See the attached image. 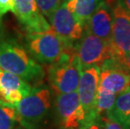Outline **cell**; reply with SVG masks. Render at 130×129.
Listing matches in <instances>:
<instances>
[{
	"mask_svg": "<svg viewBox=\"0 0 130 129\" xmlns=\"http://www.w3.org/2000/svg\"><path fill=\"white\" fill-rule=\"evenodd\" d=\"M0 70L14 74L27 82L45 76L43 68L14 40L0 41Z\"/></svg>",
	"mask_w": 130,
	"mask_h": 129,
	"instance_id": "6da1fadb",
	"label": "cell"
},
{
	"mask_svg": "<svg viewBox=\"0 0 130 129\" xmlns=\"http://www.w3.org/2000/svg\"><path fill=\"white\" fill-rule=\"evenodd\" d=\"M82 65L75 50H69L57 61L50 64L47 77L56 95L76 91L78 88Z\"/></svg>",
	"mask_w": 130,
	"mask_h": 129,
	"instance_id": "7a4b0ae2",
	"label": "cell"
},
{
	"mask_svg": "<svg viewBox=\"0 0 130 129\" xmlns=\"http://www.w3.org/2000/svg\"><path fill=\"white\" fill-rule=\"evenodd\" d=\"M51 106V97L48 88H32L29 94L14 106L17 122L25 129H38L46 117Z\"/></svg>",
	"mask_w": 130,
	"mask_h": 129,
	"instance_id": "3957f363",
	"label": "cell"
},
{
	"mask_svg": "<svg viewBox=\"0 0 130 129\" xmlns=\"http://www.w3.org/2000/svg\"><path fill=\"white\" fill-rule=\"evenodd\" d=\"M27 50L38 61L52 64L69 50H75L66 46L51 28L40 32L28 33L25 36Z\"/></svg>",
	"mask_w": 130,
	"mask_h": 129,
	"instance_id": "277c9868",
	"label": "cell"
},
{
	"mask_svg": "<svg viewBox=\"0 0 130 129\" xmlns=\"http://www.w3.org/2000/svg\"><path fill=\"white\" fill-rule=\"evenodd\" d=\"M112 9V57L118 60L130 51V12L120 0L108 4Z\"/></svg>",
	"mask_w": 130,
	"mask_h": 129,
	"instance_id": "5b68a950",
	"label": "cell"
},
{
	"mask_svg": "<svg viewBox=\"0 0 130 129\" xmlns=\"http://www.w3.org/2000/svg\"><path fill=\"white\" fill-rule=\"evenodd\" d=\"M48 20L51 28L66 47L75 50V45L82 36L84 27L67 9L65 1L51 13Z\"/></svg>",
	"mask_w": 130,
	"mask_h": 129,
	"instance_id": "8992f818",
	"label": "cell"
},
{
	"mask_svg": "<svg viewBox=\"0 0 130 129\" xmlns=\"http://www.w3.org/2000/svg\"><path fill=\"white\" fill-rule=\"evenodd\" d=\"M75 52L82 68L98 65L100 67L106 60L111 59V45L84 29L82 38L75 45Z\"/></svg>",
	"mask_w": 130,
	"mask_h": 129,
	"instance_id": "52a82bcc",
	"label": "cell"
},
{
	"mask_svg": "<svg viewBox=\"0 0 130 129\" xmlns=\"http://www.w3.org/2000/svg\"><path fill=\"white\" fill-rule=\"evenodd\" d=\"M100 67L98 65L82 68L77 93L85 112V122L101 117L96 113V97L99 86Z\"/></svg>",
	"mask_w": 130,
	"mask_h": 129,
	"instance_id": "ba28073f",
	"label": "cell"
},
{
	"mask_svg": "<svg viewBox=\"0 0 130 129\" xmlns=\"http://www.w3.org/2000/svg\"><path fill=\"white\" fill-rule=\"evenodd\" d=\"M56 106L65 129H78L85 122V112L76 90L57 95Z\"/></svg>",
	"mask_w": 130,
	"mask_h": 129,
	"instance_id": "9c48e42d",
	"label": "cell"
},
{
	"mask_svg": "<svg viewBox=\"0 0 130 129\" xmlns=\"http://www.w3.org/2000/svg\"><path fill=\"white\" fill-rule=\"evenodd\" d=\"M31 89L29 82L19 76L0 70V105L14 107Z\"/></svg>",
	"mask_w": 130,
	"mask_h": 129,
	"instance_id": "30bf717a",
	"label": "cell"
},
{
	"mask_svg": "<svg viewBox=\"0 0 130 129\" xmlns=\"http://www.w3.org/2000/svg\"><path fill=\"white\" fill-rule=\"evenodd\" d=\"M13 13L28 33L51 29V25L41 14L35 0H15Z\"/></svg>",
	"mask_w": 130,
	"mask_h": 129,
	"instance_id": "8fae6325",
	"label": "cell"
},
{
	"mask_svg": "<svg viewBox=\"0 0 130 129\" xmlns=\"http://www.w3.org/2000/svg\"><path fill=\"white\" fill-rule=\"evenodd\" d=\"M99 86L119 94L130 86V73L118 67L111 59L107 60L100 66Z\"/></svg>",
	"mask_w": 130,
	"mask_h": 129,
	"instance_id": "7c38bea8",
	"label": "cell"
},
{
	"mask_svg": "<svg viewBox=\"0 0 130 129\" xmlns=\"http://www.w3.org/2000/svg\"><path fill=\"white\" fill-rule=\"evenodd\" d=\"M112 22L111 7L103 0L88 19L84 25V29L111 45Z\"/></svg>",
	"mask_w": 130,
	"mask_h": 129,
	"instance_id": "4fadbf2b",
	"label": "cell"
},
{
	"mask_svg": "<svg viewBox=\"0 0 130 129\" xmlns=\"http://www.w3.org/2000/svg\"><path fill=\"white\" fill-rule=\"evenodd\" d=\"M123 129H130V86L117 95L112 109L106 113Z\"/></svg>",
	"mask_w": 130,
	"mask_h": 129,
	"instance_id": "5bb4252c",
	"label": "cell"
},
{
	"mask_svg": "<svg viewBox=\"0 0 130 129\" xmlns=\"http://www.w3.org/2000/svg\"><path fill=\"white\" fill-rule=\"evenodd\" d=\"M102 1L103 0H76L74 15L83 27Z\"/></svg>",
	"mask_w": 130,
	"mask_h": 129,
	"instance_id": "9a60e30c",
	"label": "cell"
},
{
	"mask_svg": "<svg viewBox=\"0 0 130 129\" xmlns=\"http://www.w3.org/2000/svg\"><path fill=\"white\" fill-rule=\"evenodd\" d=\"M117 95L112 91L105 90L98 86V97H96V113L102 116L112 109Z\"/></svg>",
	"mask_w": 130,
	"mask_h": 129,
	"instance_id": "2e32d148",
	"label": "cell"
},
{
	"mask_svg": "<svg viewBox=\"0 0 130 129\" xmlns=\"http://www.w3.org/2000/svg\"><path fill=\"white\" fill-rule=\"evenodd\" d=\"M16 122L15 108L13 106L0 105V129H13Z\"/></svg>",
	"mask_w": 130,
	"mask_h": 129,
	"instance_id": "e0dca14e",
	"label": "cell"
},
{
	"mask_svg": "<svg viewBox=\"0 0 130 129\" xmlns=\"http://www.w3.org/2000/svg\"><path fill=\"white\" fill-rule=\"evenodd\" d=\"M39 10L44 17L49 18L60 4L62 0H35Z\"/></svg>",
	"mask_w": 130,
	"mask_h": 129,
	"instance_id": "ac0fdd59",
	"label": "cell"
},
{
	"mask_svg": "<svg viewBox=\"0 0 130 129\" xmlns=\"http://www.w3.org/2000/svg\"><path fill=\"white\" fill-rule=\"evenodd\" d=\"M111 60L118 67H120L121 69L127 71L128 73H130V51L119 59L118 60L111 59Z\"/></svg>",
	"mask_w": 130,
	"mask_h": 129,
	"instance_id": "d6986e66",
	"label": "cell"
},
{
	"mask_svg": "<svg viewBox=\"0 0 130 129\" xmlns=\"http://www.w3.org/2000/svg\"><path fill=\"white\" fill-rule=\"evenodd\" d=\"M78 129H104V128L101 121V117H98L92 120L86 121Z\"/></svg>",
	"mask_w": 130,
	"mask_h": 129,
	"instance_id": "ffe728a7",
	"label": "cell"
},
{
	"mask_svg": "<svg viewBox=\"0 0 130 129\" xmlns=\"http://www.w3.org/2000/svg\"><path fill=\"white\" fill-rule=\"evenodd\" d=\"M15 0H0V14L2 16L9 12H14Z\"/></svg>",
	"mask_w": 130,
	"mask_h": 129,
	"instance_id": "44dd1931",
	"label": "cell"
},
{
	"mask_svg": "<svg viewBox=\"0 0 130 129\" xmlns=\"http://www.w3.org/2000/svg\"><path fill=\"white\" fill-rule=\"evenodd\" d=\"M101 121L104 129H123L118 122L108 118L107 116H101Z\"/></svg>",
	"mask_w": 130,
	"mask_h": 129,
	"instance_id": "7402d4cb",
	"label": "cell"
},
{
	"mask_svg": "<svg viewBox=\"0 0 130 129\" xmlns=\"http://www.w3.org/2000/svg\"><path fill=\"white\" fill-rule=\"evenodd\" d=\"M120 2L123 4V6L130 12V0H120Z\"/></svg>",
	"mask_w": 130,
	"mask_h": 129,
	"instance_id": "603a6c76",
	"label": "cell"
},
{
	"mask_svg": "<svg viewBox=\"0 0 130 129\" xmlns=\"http://www.w3.org/2000/svg\"><path fill=\"white\" fill-rule=\"evenodd\" d=\"M1 29H2V15L0 14V32H1Z\"/></svg>",
	"mask_w": 130,
	"mask_h": 129,
	"instance_id": "cb8c5ba5",
	"label": "cell"
},
{
	"mask_svg": "<svg viewBox=\"0 0 130 129\" xmlns=\"http://www.w3.org/2000/svg\"><path fill=\"white\" fill-rule=\"evenodd\" d=\"M107 1H109V0H106V2H107Z\"/></svg>",
	"mask_w": 130,
	"mask_h": 129,
	"instance_id": "d4e9b609",
	"label": "cell"
},
{
	"mask_svg": "<svg viewBox=\"0 0 130 129\" xmlns=\"http://www.w3.org/2000/svg\"><path fill=\"white\" fill-rule=\"evenodd\" d=\"M64 1H66V0H64Z\"/></svg>",
	"mask_w": 130,
	"mask_h": 129,
	"instance_id": "484cf974",
	"label": "cell"
}]
</instances>
